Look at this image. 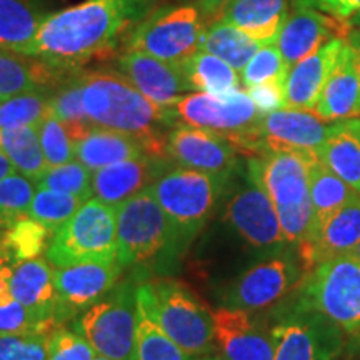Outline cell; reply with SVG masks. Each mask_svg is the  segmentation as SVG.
Returning a JSON list of instances; mask_svg holds the SVG:
<instances>
[{
  "mask_svg": "<svg viewBox=\"0 0 360 360\" xmlns=\"http://www.w3.org/2000/svg\"><path fill=\"white\" fill-rule=\"evenodd\" d=\"M139 19L134 0H85L45 17L30 57L58 69H75L114 51L125 25Z\"/></svg>",
  "mask_w": 360,
  "mask_h": 360,
  "instance_id": "1",
  "label": "cell"
},
{
  "mask_svg": "<svg viewBox=\"0 0 360 360\" xmlns=\"http://www.w3.org/2000/svg\"><path fill=\"white\" fill-rule=\"evenodd\" d=\"M82 101L94 125L132 135L148 155L167 157L165 129L174 124L172 109H162L120 72H82Z\"/></svg>",
  "mask_w": 360,
  "mask_h": 360,
  "instance_id": "2",
  "label": "cell"
},
{
  "mask_svg": "<svg viewBox=\"0 0 360 360\" xmlns=\"http://www.w3.org/2000/svg\"><path fill=\"white\" fill-rule=\"evenodd\" d=\"M317 152L277 150L252 155L247 162L249 177L272 200L289 245H299L312 227L310 169Z\"/></svg>",
  "mask_w": 360,
  "mask_h": 360,
  "instance_id": "3",
  "label": "cell"
},
{
  "mask_svg": "<svg viewBox=\"0 0 360 360\" xmlns=\"http://www.w3.org/2000/svg\"><path fill=\"white\" fill-rule=\"evenodd\" d=\"M229 179L200 170L177 167L150 186L174 231V245H188L212 215Z\"/></svg>",
  "mask_w": 360,
  "mask_h": 360,
  "instance_id": "4",
  "label": "cell"
},
{
  "mask_svg": "<svg viewBox=\"0 0 360 360\" xmlns=\"http://www.w3.org/2000/svg\"><path fill=\"white\" fill-rule=\"evenodd\" d=\"M45 257L57 269L87 262L117 260L115 207L90 197L62 225L45 250Z\"/></svg>",
  "mask_w": 360,
  "mask_h": 360,
  "instance_id": "5",
  "label": "cell"
},
{
  "mask_svg": "<svg viewBox=\"0 0 360 360\" xmlns=\"http://www.w3.org/2000/svg\"><path fill=\"white\" fill-rule=\"evenodd\" d=\"M155 321L180 349L191 357L214 355V314L184 282L159 278L148 283Z\"/></svg>",
  "mask_w": 360,
  "mask_h": 360,
  "instance_id": "6",
  "label": "cell"
},
{
  "mask_svg": "<svg viewBox=\"0 0 360 360\" xmlns=\"http://www.w3.org/2000/svg\"><path fill=\"white\" fill-rule=\"evenodd\" d=\"M297 300L360 337V260L344 255L315 265L302 278Z\"/></svg>",
  "mask_w": 360,
  "mask_h": 360,
  "instance_id": "7",
  "label": "cell"
},
{
  "mask_svg": "<svg viewBox=\"0 0 360 360\" xmlns=\"http://www.w3.org/2000/svg\"><path fill=\"white\" fill-rule=\"evenodd\" d=\"M207 27L199 7H160L146 13L127 39V51L182 64L200 51Z\"/></svg>",
  "mask_w": 360,
  "mask_h": 360,
  "instance_id": "8",
  "label": "cell"
},
{
  "mask_svg": "<svg viewBox=\"0 0 360 360\" xmlns=\"http://www.w3.org/2000/svg\"><path fill=\"white\" fill-rule=\"evenodd\" d=\"M117 214V262L122 269L155 257L174 245V231L150 187L135 193Z\"/></svg>",
  "mask_w": 360,
  "mask_h": 360,
  "instance_id": "9",
  "label": "cell"
},
{
  "mask_svg": "<svg viewBox=\"0 0 360 360\" xmlns=\"http://www.w3.org/2000/svg\"><path fill=\"white\" fill-rule=\"evenodd\" d=\"M137 327V289L130 282L115 285L105 299L89 307L77 321V330L98 355L132 360Z\"/></svg>",
  "mask_w": 360,
  "mask_h": 360,
  "instance_id": "10",
  "label": "cell"
},
{
  "mask_svg": "<svg viewBox=\"0 0 360 360\" xmlns=\"http://www.w3.org/2000/svg\"><path fill=\"white\" fill-rule=\"evenodd\" d=\"M270 330L276 340L274 360H337L345 349L344 330L297 299Z\"/></svg>",
  "mask_w": 360,
  "mask_h": 360,
  "instance_id": "11",
  "label": "cell"
},
{
  "mask_svg": "<svg viewBox=\"0 0 360 360\" xmlns=\"http://www.w3.org/2000/svg\"><path fill=\"white\" fill-rule=\"evenodd\" d=\"M172 110L180 122L222 134L232 146L250 132L262 117L249 92L240 89L220 96L191 92L180 98Z\"/></svg>",
  "mask_w": 360,
  "mask_h": 360,
  "instance_id": "12",
  "label": "cell"
},
{
  "mask_svg": "<svg viewBox=\"0 0 360 360\" xmlns=\"http://www.w3.org/2000/svg\"><path fill=\"white\" fill-rule=\"evenodd\" d=\"M304 265L292 254H278L240 274L224 292V307L247 312L264 310L302 282Z\"/></svg>",
  "mask_w": 360,
  "mask_h": 360,
  "instance_id": "13",
  "label": "cell"
},
{
  "mask_svg": "<svg viewBox=\"0 0 360 360\" xmlns=\"http://www.w3.org/2000/svg\"><path fill=\"white\" fill-rule=\"evenodd\" d=\"M225 220L255 249L278 254L287 245L276 207L250 177L249 184L238 188L229 199Z\"/></svg>",
  "mask_w": 360,
  "mask_h": 360,
  "instance_id": "14",
  "label": "cell"
},
{
  "mask_svg": "<svg viewBox=\"0 0 360 360\" xmlns=\"http://www.w3.org/2000/svg\"><path fill=\"white\" fill-rule=\"evenodd\" d=\"M167 157L179 167L231 179L238 167L237 148L222 134L209 129L180 125L169 134Z\"/></svg>",
  "mask_w": 360,
  "mask_h": 360,
  "instance_id": "15",
  "label": "cell"
},
{
  "mask_svg": "<svg viewBox=\"0 0 360 360\" xmlns=\"http://www.w3.org/2000/svg\"><path fill=\"white\" fill-rule=\"evenodd\" d=\"M352 22L299 4L283 24L276 45L287 67L295 65L334 39H347Z\"/></svg>",
  "mask_w": 360,
  "mask_h": 360,
  "instance_id": "16",
  "label": "cell"
},
{
  "mask_svg": "<svg viewBox=\"0 0 360 360\" xmlns=\"http://www.w3.org/2000/svg\"><path fill=\"white\" fill-rule=\"evenodd\" d=\"M117 69L148 101L162 109H174L180 98L193 92L182 65L143 52H124L117 60Z\"/></svg>",
  "mask_w": 360,
  "mask_h": 360,
  "instance_id": "17",
  "label": "cell"
},
{
  "mask_svg": "<svg viewBox=\"0 0 360 360\" xmlns=\"http://www.w3.org/2000/svg\"><path fill=\"white\" fill-rule=\"evenodd\" d=\"M122 267L119 262H87L53 270L62 321L97 304L117 285Z\"/></svg>",
  "mask_w": 360,
  "mask_h": 360,
  "instance_id": "18",
  "label": "cell"
},
{
  "mask_svg": "<svg viewBox=\"0 0 360 360\" xmlns=\"http://www.w3.org/2000/svg\"><path fill=\"white\" fill-rule=\"evenodd\" d=\"M330 125L317 114L299 109H278L262 114L257 124L260 155L265 152H319Z\"/></svg>",
  "mask_w": 360,
  "mask_h": 360,
  "instance_id": "19",
  "label": "cell"
},
{
  "mask_svg": "<svg viewBox=\"0 0 360 360\" xmlns=\"http://www.w3.org/2000/svg\"><path fill=\"white\" fill-rule=\"evenodd\" d=\"M214 314L215 342L224 360H274L276 340L250 312L220 307Z\"/></svg>",
  "mask_w": 360,
  "mask_h": 360,
  "instance_id": "20",
  "label": "cell"
},
{
  "mask_svg": "<svg viewBox=\"0 0 360 360\" xmlns=\"http://www.w3.org/2000/svg\"><path fill=\"white\" fill-rule=\"evenodd\" d=\"M360 242V193L330 214L304 238L297 249L305 270L349 255Z\"/></svg>",
  "mask_w": 360,
  "mask_h": 360,
  "instance_id": "21",
  "label": "cell"
},
{
  "mask_svg": "<svg viewBox=\"0 0 360 360\" xmlns=\"http://www.w3.org/2000/svg\"><path fill=\"white\" fill-rule=\"evenodd\" d=\"M169 160L146 154L139 159L98 169L92 172L94 197L107 205H120L135 193L150 187L162 174L167 172Z\"/></svg>",
  "mask_w": 360,
  "mask_h": 360,
  "instance_id": "22",
  "label": "cell"
},
{
  "mask_svg": "<svg viewBox=\"0 0 360 360\" xmlns=\"http://www.w3.org/2000/svg\"><path fill=\"white\" fill-rule=\"evenodd\" d=\"M344 42L345 39L330 40L317 52L310 53L309 57L290 67L283 82L285 109L315 110Z\"/></svg>",
  "mask_w": 360,
  "mask_h": 360,
  "instance_id": "23",
  "label": "cell"
},
{
  "mask_svg": "<svg viewBox=\"0 0 360 360\" xmlns=\"http://www.w3.org/2000/svg\"><path fill=\"white\" fill-rule=\"evenodd\" d=\"M315 114L323 120H344L360 112V77L357 53L345 39L334 70L319 98Z\"/></svg>",
  "mask_w": 360,
  "mask_h": 360,
  "instance_id": "24",
  "label": "cell"
},
{
  "mask_svg": "<svg viewBox=\"0 0 360 360\" xmlns=\"http://www.w3.org/2000/svg\"><path fill=\"white\" fill-rule=\"evenodd\" d=\"M8 282L13 299L34 312L53 319L58 326L64 323L53 283V269L47 260L35 257L13 264L8 274Z\"/></svg>",
  "mask_w": 360,
  "mask_h": 360,
  "instance_id": "25",
  "label": "cell"
},
{
  "mask_svg": "<svg viewBox=\"0 0 360 360\" xmlns=\"http://www.w3.org/2000/svg\"><path fill=\"white\" fill-rule=\"evenodd\" d=\"M287 19V0H236L220 15V20L262 44H276Z\"/></svg>",
  "mask_w": 360,
  "mask_h": 360,
  "instance_id": "26",
  "label": "cell"
},
{
  "mask_svg": "<svg viewBox=\"0 0 360 360\" xmlns=\"http://www.w3.org/2000/svg\"><path fill=\"white\" fill-rule=\"evenodd\" d=\"M322 164L360 193V119L337 120L319 148Z\"/></svg>",
  "mask_w": 360,
  "mask_h": 360,
  "instance_id": "27",
  "label": "cell"
},
{
  "mask_svg": "<svg viewBox=\"0 0 360 360\" xmlns=\"http://www.w3.org/2000/svg\"><path fill=\"white\" fill-rule=\"evenodd\" d=\"M74 148L75 159L92 172L107 165L146 155L142 143L132 135L97 127V125H94L84 137L75 141Z\"/></svg>",
  "mask_w": 360,
  "mask_h": 360,
  "instance_id": "28",
  "label": "cell"
},
{
  "mask_svg": "<svg viewBox=\"0 0 360 360\" xmlns=\"http://www.w3.org/2000/svg\"><path fill=\"white\" fill-rule=\"evenodd\" d=\"M45 17L40 0H0V49L30 57Z\"/></svg>",
  "mask_w": 360,
  "mask_h": 360,
  "instance_id": "29",
  "label": "cell"
},
{
  "mask_svg": "<svg viewBox=\"0 0 360 360\" xmlns=\"http://www.w3.org/2000/svg\"><path fill=\"white\" fill-rule=\"evenodd\" d=\"M187 355L155 321L148 283L137 287V327L132 360H188Z\"/></svg>",
  "mask_w": 360,
  "mask_h": 360,
  "instance_id": "30",
  "label": "cell"
},
{
  "mask_svg": "<svg viewBox=\"0 0 360 360\" xmlns=\"http://www.w3.org/2000/svg\"><path fill=\"white\" fill-rule=\"evenodd\" d=\"M62 72L64 69L39 58L0 49V101L29 90L49 89Z\"/></svg>",
  "mask_w": 360,
  "mask_h": 360,
  "instance_id": "31",
  "label": "cell"
},
{
  "mask_svg": "<svg viewBox=\"0 0 360 360\" xmlns=\"http://www.w3.org/2000/svg\"><path fill=\"white\" fill-rule=\"evenodd\" d=\"M0 148L12 160L17 172L34 179L35 182L47 172L42 143H40L39 125L0 129Z\"/></svg>",
  "mask_w": 360,
  "mask_h": 360,
  "instance_id": "32",
  "label": "cell"
},
{
  "mask_svg": "<svg viewBox=\"0 0 360 360\" xmlns=\"http://www.w3.org/2000/svg\"><path fill=\"white\" fill-rule=\"evenodd\" d=\"M262 45V42L249 37L237 27L217 19L205 29L200 51L214 53L240 72Z\"/></svg>",
  "mask_w": 360,
  "mask_h": 360,
  "instance_id": "33",
  "label": "cell"
},
{
  "mask_svg": "<svg viewBox=\"0 0 360 360\" xmlns=\"http://www.w3.org/2000/svg\"><path fill=\"white\" fill-rule=\"evenodd\" d=\"M182 69L186 72L188 82L195 92L207 94H227L237 90L240 85V77L237 70L227 62L214 53L199 51L184 60Z\"/></svg>",
  "mask_w": 360,
  "mask_h": 360,
  "instance_id": "34",
  "label": "cell"
},
{
  "mask_svg": "<svg viewBox=\"0 0 360 360\" xmlns=\"http://www.w3.org/2000/svg\"><path fill=\"white\" fill-rule=\"evenodd\" d=\"M355 193L357 192L349 184H345L339 175L326 167L321 159L315 160L310 169V200H312L314 210L310 232L317 229L328 215L347 204Z\"/></svg>",
  "mask_w": 360,
  "mask_h": 360,
  "instance_id": "35",
  "label": "cell"
},
{
  "mask_svg": "<svg viewBox=\"0 0 360 360\" xmlns=\"http://www.w3.org/2000/svg\"><path fill=\"white\" fill-rule=\"evenodd\" d=\"M52 231L34 219H24L11 225L0 236V265H8L20 260L40 257L47 250Z\"/></svg>",
  "mask_w": 360,
  "mask_h": 360,
  "instance_id": "36",
  "label": "cell"
},
{
  "mask_svg": "<svg viewBox=\"0 0 360 360\" xmlns=\"http://www.w3.org/2000/svg\"><path fill=\"white\" fill-rule=\"evenodd\" d=\"M51 114L65 125L72 141H79L94 127L85 112L82 101V80L80 74H72L62 80L60 85L51 92Z\"/></svg>",
  "mask_w": 360,
  "mask_h": 360,
  "instance_id": "37",
  "label": "cell"
},
{
  "mask_svg": "<svg viewBox=\"0 0 360 360\" xmlns=\"http://www.w3.org/2000/svg\"><path fill=\"white\" fill-rule=\"evenodd\" d=\"M51 114V90L35 89L0 101V129L40 125Z\"/></svg>",
  "mask_w": 360,
  "mask_h": 360,
  "instance_id": "38",
  "label": "cell"
},
{
  "mask_svg": "<svg viewBox=\"0 0 360 360\" xmlns=\"http://www.w3.org/2000/svg\"><path fill=\"white\" fill-rule=\"evenodd\" d=\"M37 182L20 172L0 180V229L30 217Z\"/></svg>",
  "mask_w": 360,
  "mask_h": 360,
  "instance_id": "39",
  "label": "cell"
},
{
  "mask_svg": "<svg viewBox=\"0 0 360 360\" xmlns=\"http://www.w3.org/2000/svg\"><path fill=\"white\" fill-rule=\"evenodd\" d=\"M84 202L82 197L72 193L37 188L30 205V219L57 232L84 205Z\"/></svg>",
  "mask_w": 360,
  "mask_h": 360,
  "instance_id": "40",
  "label": "cell"
},
{
  "mask_svg": "<svg viewBox=\"0 0 360 360\" xmlns=\"http://www.w3.org/2000/svg\"><path fill=\"white\" fill-rule=\"evenodd\" d=\"M37 188L72 193L89 200L92 193V170H89L79 160H70L67 164L49 167L42 177L37 180Z\"/></svg>",
  "mask_w": 360,
  "mask_h": 360,
  "instance_id": "41",
  "label": "cell"
},
{
  "mask_svg": "<svg viewBox=\"0 0 360 360\" xmlns=\"http://www.w3.org/2000/svg\"><path fill=\"white\" fill-rule=\"evenodd\" d=\"M58 327L60 326H58L57 321L27 309L24 304H20L15 299L0 307V335H51Z\"/></svg>",
  "mask_w": 360,
  "mask_h": 360,
  "instance_id": "42",
  "label": "cell"
},
{
  "mask_svg": "<svg viewBox=\"0 0 360 360\" xmlns=\"http://www.w3.org/2000/svg\"><path fill=\"white\" fill-rule=\"evenodd\" d=\"M240 72L242 84L250 89L254 85L272 82V80L285 82L289 67L276 44H264Z\"/></svg>",
  "mask_w": 360,
  "mask_h": 360,
  "instance_id": "43",
  "label": "cell"
},
{
  "mask_svg": "<svg viewBox=\"0 0 360 360\" xmlns=\"http://www.w3.org/2000/svg\"><path fill=\"white\" fill-rule=\"evenodd\" d=\"M39 135L49 167H57V165L74 160V141L67 132L65 125L57 117L52 114L45 117L39 125Z\"/></svg>",
  "mask_w": 360,
  "mask_h": 360,
  "instance_id": "44",
  "label": "cell"
},
{
  "mask_svg": "<svg viewBox=\"0 0 360 360\" xmlns=\"http://www.w3.org/2000/svg\"><path fill=\"white\" fill-rule=\"evenodd\" d=\"M96 349L79 332L58 327L49 335L47 360H94Z\"/></svg>",
  "mask_w": 360,
  "mask_h": 360,
  "instance_id": "45",
  "label": "cell"
},
{
  "mask_svg": "<svg viewBox=\"0 0 360 360\" xmlns=\"http://www.w3.org/2000/svg\"><path fill=\"white\" fill-rule=\"evenodd\" d=\"M47 340L44 334L0 335V360H47Z\"/></svg>",
  "mask_w": 360,
  "mask_h": 360,
  "instance_id": "46",
  "label": "cell"
},
{
  "mask_svg": "<svg viewBox=\"0 0 360 360\" xmlns=\"http://www.w3.org/2000/svg\"><path fill=\"white\" fill-rule=\"evenodd\" d=\"M247 92H249L260 114L285 109V90H283L282 80H272V82L254 85V87L247 89Z\"/></svg>",
  "mask_w": 360,
  "mask_h": 360,
  "instance_id": "47",
  "label": "cell"
},
{
  "mask_svg": "<svg viewBox=\"0 0 360 360\" xmlns=\"http://www.w3.org/2000/svg\"><path fill=\"white\" fill-rule=\"evenodd\" d=\"M299 4L315 7L344 20H352V17L360 12V0H295V6Z\"/></svg>",
  "mask_w": 360,
  "mask_h": 360,
  "instance_id": "48",
  "label": "cell"
},
{
  "mask_svg": "<svg viewBox=\"0 0 360 360\" xmlns=\"http://www.w3.org/2000/svg\"><path fill=\"white\" fill-rule=\"evenodd\" d=\"M236 0H199V11L205 17H217L220 19L225 8Z\"/></svg>",
  "mask_w": 360,
  "mask_h": 360,
  "instance_id": "49",
  "label": "cell"
},
{
  "mask_svg": "<svg viewBox=\"0 0 360 360\" xmlns=\"http://www.w3.org/2000/svg\"><path fill=\"white\" fill-rule=\"evenodd\" d=\"M8 274H11V267L8 265H0V307L13 300Z\"/></svg>",
  "mask_w": 360,
  "mask_h": 360,
  "instance_id": "50",
  "label": "cell"
},
{
  "mask_svg": "<svg viewBox=\"0 0 360 360\" xmlns=\"http://www.w3.org/2000/svg\"><path fill=\"white\" fill-rule=\"evenodd\" d=\"M15 172H17V169L13 167L12 160L8 159V155L2 150V148H0V180L8 177V175H12Z\"/></svg>",
  "mask_w": 360,
  "mask_h": 360,
  "instance_id": "51",
  "label": "cell"
},
{
  "mask_svg": "<svg viewBox=\"0 0 360 360\" xmlns=\"http://www.w3.org/2000/svg\"><path fill=\"white\" fill-rule=\"evenodd\" d=\"M350 45L355 49V53H357V67H359V77H360V30L359 32H352L347 37Z\"/></svg>",
  "mask_w": 360,
  "mask_h": 360,
  "instance_id": "52",
  "label": "cell"
},
{
  "mask_svg": "<svg viewBox=\"0 0 360 360\" xmlns=\"http://www.w3.org/2000/svg\"><path fill=\"white\" fill-rule=\"evenodd\" d=\"M135 2V7H137V11H139V15H143V13H146L148 8L152 7V4L155 2V0H134Z\"/></svg>",
  "mask_w": 360,
  "mask_h": 360,
  "instance_id": "53",
  "label": "cell"
},
{
  "mask_svg": "<svg viewBox=\"0 0 360 360\" xmlns=\"http://www.w3.org/2000/svg\"><path fill=\"white\" fill-rule=\"evenodd\" d=\"M360 339V337H359ZM345 360H360V340H355L352 347L349 349V355Z\"/></svg>",
  "mask_w": 360,
  "mask_h": 360,
  "instance_id": "54",
  "label": "cell"
},
{
  "mask_svg": "<svg viewBox=\"0 0 360 360\" xmlns=\"http://www.w3.org/2000/svg\"><path fill=\"white\" fill-rule=\"evenodd\" d=\"M188 360H224L220 355H202V357H191Z\"/></svg>",
  "mask_w": 360,
  "mask_h": 360,
  "instance_id": "55",
  "label": "cell"
},
{
  "mask_svg": "<svg viewBox=\"0 0 360 360\" xmlns=\"http://www.w3.org/2000/svg\"><path fill=\"white\" fill-rule=\"evenodd\" d=\"M350 257H354V259H357V260H360V242H359V245L355 247V249L350 252Z\"/></svg>",
  "mask_w": 360,
  "mask_h": 360,
  "instance_id": "56",
  "label": "cell"
},
{
  "mask_svg": "<svg viewBox=\"0 0 360 360\" xmlns=\"http://www.w3.org/2000/svg\"><path fill=\"white\" fill-rule=\"evenodd\" d=\"M352 25H357V27H360V12L357 13V15H354V17H352Z\"/></svg>",
  "mask_w": 360,
  "mask_h": 360,
  "instance_id": "57",
  "label": "cell"
},
{
  "mask_svg": "<svg viewBox=\"0 0 360 360\" xmlns=\"http://www.w3.org/2000/svg\"><path fill=\"white\" fill-rule=\"evenodd\" d=\"M94 360H114V359H110V357H105V355H96V359Z\"/></svg>",
  "mask_w": 360,
  "mask_h": 360,
  "instance_id": "58",
  "label": "cell"
},
{
  "mask_svg": "<svg viewBox=\"0 0 360 360\" xmlns=\"http://www.w3.org/2000/svg\"><path fill=\"white\" fill-rule=\"evenodd\" d=\"M0 236H2V233H0Z\"/></svg>",
  "mask_w": 360,
  "mask_h": 360,
  "instance_id": "59",
  "label": "cell"
}]
</instances>
